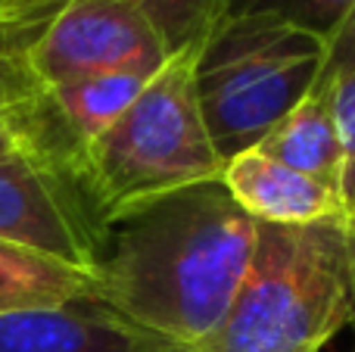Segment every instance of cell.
Masks as SVG:
<instances>
[{
  "instance_id": "6da1fadb",
  "label": "cell",
  "mask_w": 355,
  "mask_h": 352,
  "mask_svg": "<svg viewBox=\"0 0 355 352\" xmlns=\"http://www.w3.org/2000/svg\"><path fill=\"white\" fill-rule=\"evenodd\" d=\"M256 249V218L221 181L166 197L112 225L94 299L147 340L202 343L237 297Z\"/></svg>"
},
{
  "instance_id": "7a4b0ae2",
  "label": "cell",
  "mask_w": 355,
  "mask_h": 352,
  "mask_svg": "<svg viewBox=\"0 0 355 352\" xmlns=\"http://www.w3.org/2000/svg\"><path fill=\"white\" fill-rule=\"evenodd\" d=\"M355 324V222H256V249L227 315L178 352H321Z\"/></svg>"
},
{
  "instance_id": "3957f363",
  "label": "cell",
  "mask_w": 355,
  "mask_h": 352,
  "mask_svg": "<svg viewBox=\"0 0 355 352\" xmlns=\"http://www.w3.org/2000/svg\"><path fill=\"white\" fill-rule=\"evenodd\" d=\"M200 50L175 53L106 134L75 153L106 228L181 191L221 181L225 159L196 91Z\"/></svg>"
},
{
  "instance_id": "277c9868",
  "label": "cell",
  "mask_w": 355,
  "mask_h": 352,
  "mask_svg": "<svg viewBox=\"0 0 355 352\" xmlns=\"http://www.w3.org/2000/svg\"><path fill=\"white\" fill-rule=\"evenodd\" d=\"M327 41L275 12H231L196 62V91L221 159L252 150L324 78Z\"/></svg>"
},
{
  "instance_id": "5b68a950",
  "label": "cell",
  "mask_w": 355,
  "mask_h": 352,
  "mask_svg": "<svg viewBox=\"0 0 355 352\" xmlns=\"http://www.w3.org/2000/svg\"><path fill=\"white\" fill-rule=\"evenodd\" d=\"M0 240L91 278L103 262L110 228L87 197L75 147L56 118L37 147L0 162Z\"/></svg>"
},
{
  "instance_id": "8992f818",
  "label": "cell",
  "mask_w": 355,
  "mask_h": 352,
  "mask_svg": "<svg viewBox=\"0 0 355 352\" xmlns=\"http://www.w3.org/2000/svg\"><path fill=\"white\" fill-rule=\"evenodd\" d=\"M168 60L166 41L131 0H69L28 50L44 91L112 72L156 75Z\"/></svg>"
},
{
  "instance_id": "52a82bcc",
  "label": "cell",
  "mask_w": 355,
  "mask_h": 352,
  "mask_svg": "<svg viewBox=\"0 0 355 352\" xmlns=\"http://www.w3.org/2000/svg\"><path fill=\"white\" fill-rule=\"evenodd\" d=\"M150 343L94 297L0 312V352H141Z\"/></svg>"
},
{
  "instance_id": "ba28073f",
  "label": "cell",
  "mask_w": 355,
  "mask_h": 352,
  "mask_svg": "<svg viewBox=\"0 0 355 352\" xmlns=\"http://www.w3.org/2000/svg\"><path fill=\"white\" fill-rule=\"evenodd\" d=\"M221 184L246 215L262 225H315L349 215V206L337 187L271 159L259 147L227 159Z\"/></svg>"
},
{
  "instance_id": "9c48e42d",
  "label": "cell",
  "mask_w": 355,
  "mask_h": 352,
  "mask_svg": "<svg viewBox=\"0 0 355 352\" xmlns=\"http://www.w3.org/2000/svg\"><path fill=\"white\" fill-rule=\"evenodd\" d=\"M265 156L321 181L327 187H337L343 193V137L334 116V94L331 81L321 78L309 91V97L259 143Z\"/></svg>"
},
{
  "instance_id": "30bf717a",
  "label": "cell",
  "mask_w": 355,
  "mask_h": 352,
  "mask_svg": "<svg viewBox=\"0 0 355 352\" xmlns=\"http://www.w3.org/2000/svg\"><path fill=\"white\" fill-rule=\"evenodd\" d=\"M153 75L141 72H112V75H94V78L62 81L44 91L50 116L69 137V143L85 150L100 134L112 128L119 118L128 112V106L141 97L147 81Z\"/></svg>"
},
{
  "instance_id": "8fae6325",
  "label": "cell",
  "mask_w": 355,
  "mask_h": 352,
  "mask_svg": "<svg viewBox=\"0 0 355 352\" xmlns=\"http://www.w3.org/2000/svg\"><path fill=\"white\" fill-rule=\"evenodd\" d=\"M69 0H0V109L37 103L44 85L28 66V50Z\"/></svg>"
},
{
  "instance_id": "7c38bea8",
  "label": "cell",
  "mask_w": 355,
  "mask_h": 352,
  "mask_svg": "<svg viewBox=\"0 0 355 352\" xmlns=\"http://www.w3.org/2000/svg\"><path fill=\"white\" fill-rule=\"evenodd\" d=\"M94 297V278L0 240V309L60 306Z\"/></svg>"
},
{
  "instance_id": "4fadbf2b",
  "label": "cell",
  "mask_w": 355,
  "mask_h": 352,
  "mask_svg": "<svg viewBox=\"0 0 355 352\" xmlns=\"http://www.w3.org/2000/svg\"><path fill=\"white\" fill-rule=\"evenodd\" d=\"M153 22L168 53L202 50L234 12V0H131Z\"/></svg>"
},
{
  "instance_id": "5bb4252c",
  "label": "cell",
  "mask_w": 355,
  "mask_h": 352,
  "mask_svg": "<svg viewBox=\"0 0 355 352\" xmlns=\"http://www.w3.org/2000/svg\"><path fill=\"white\" fill-rule=\"evenodd\" d=\"M53 131V116L47 109V100H37L16 109H0V162L37 147Z\"/></svg>"
},
{
  "instance_id": "9a60e30c",
  "label": "cell",
  "mask_w": 355,
  "mask_h": 352,
  "mask_svg": "<svg viewBox=\"0 0 355 352\" xmlns=\"http://www.w3.org/2000/svg\"><path fill=\"white\" fill-rule=\"evenodd\" d=\"M331 81V94H334V116L340 125V137H343V156H346V168H343V200L349 206H355V66L346 72L334 75Z\"/></svg>"
},
{
  "instance_id": "2e32d148",
  "label": "cell",
  "mask_w": 355,
  "mask_h": 352,
  "mask_svg": "<svg viewBox=\"0 0 355 352\" xmlns=\"http://www.w3.org/2000/svg\"><path fill=\"white\" fill-rule=\"evenodd\" d=\"M355 66V6L352 12L343 19L337 31L327 37V62H324V78L346 72Z\"/></svg>"
},
{
  "instance_id": "e0dca14e",
  "label": "cell",
  "mask_w": 355,
  "mask_h": 352,
  "mask_svg": "<svg viewBox=\"0 0 355 352\" xmlns=\"http://www.w3.org/2000/svg\"><path fill=\"white\" fill-rule=\"evenodd\" d=\"M141 352H178V349H172V346H162V343H150V346H144Z\"/></svg>"
},
{
  "instance_id": "ac0fdd59",
  "label": "cell",
  "mask_w": 355,
  "mask_h": 352,
  "mask_svg": "<svg viewBox=\"0 0 355 352\" xmlns=\"http://www.w3.org/2000/svg\"><path fill=\"white\" fill-rule=\"evenodd\" d=\"M352 222H355V206H352Z\"/></svg>"
}]
</instances>
